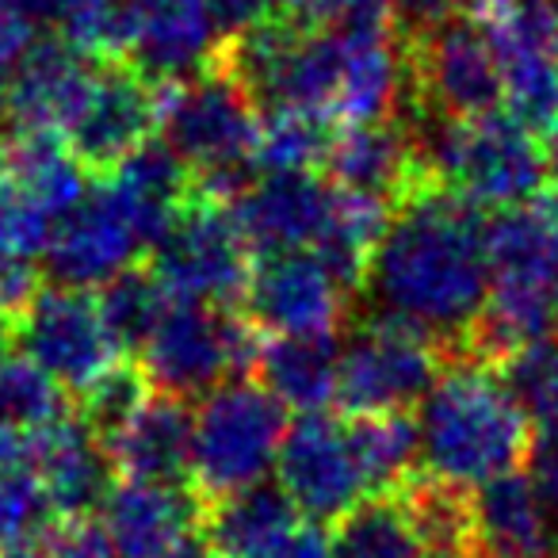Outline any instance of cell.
Instances as JSON below:
<instances>
[{
	"label": "cell",
	"instance_id": "6da1fadb",
	"mask_svg": "<svg viewBox=\"0 0 558 558\" xmlns=\"http://www.w3.org/2000/svg\"><path fill=\"white\" fill-rule=\"evenodd\" d=\"M360 295L372 311L425 329L448 356L463 352L489 295L482 210L444 180L413 187L395 203Z\"/></svg>",
	"mask_w": 558,
	"mask_h": 558
},
{
	"label": "cell",
	"instance_id": "7a4b0ae2",
	"mask_svg": "<svg viewBox=\"0 0 558 558\" xmlns=\"http://www.w3.org/2000/svg\"><path fill=\"white\" fill-rule=\"evenodd\" d=\"M527 428L501 372L489 360L456 352L417 402L421 474L456 489H478L497 474L517 471L532 440Z\"/></svg>",
	"mask_w": 558,
	"mask_h": 558
},
{
	"label": "cell",
	"instance_id": "3957f363",
	"mask_svg": "<svg viewBox=\"0 0 558 558\" xmlns=\"http://www.w3.org/2000/svg\"><path fill=\"white\" fill-rule=\"evenodd\" d=\"M410 126L417 154L436 180L478 210H505L550 192V161L535 131L509 111L478 119L398 116Z\"/></svg>",
	"mask_w": 558,
	"mask_h": 558
},
{
	"label": "cell",
	"instance_id": "277c9868",
	"mask_svg": "<svg viewBox=\"0 0 558 558\" xmlns=\"http://www.w3.org/2000/svg\"><path fill=\"white\" fill-rule=\"evenodd\" d=\"M405 100L398 116L478 119L501 111L505 73L478 12L456 9L425 27L402 32Z\"/></svg>",
	"mask_w": 558,
	"mask_h": 558
},
{
	"label": "cell",
	"instance_id": "5b68a950",
	"mask_svg": "<svg viewBox=\"0 0 558 558\" xmlns=\"http://www.w3.org/2000/svg\"><path fill=\"white\" fill-rule=\"evenodd\" d=\"M264 333L233 306L169 299L138 349L149 387L177 398H203L230 379L253 375Z\"/></svg>",
	"mask_w": 558,
	"mask_h": 558
},
{
	"label": "cell",
	"instance_id": "8992f818",
	"mask_svg": "<svg viewBox=\"0 0 558 558\" xmlns=\"http://www.w3.org/2000/svg\"><path fill=\"white\" fill-rule=\"evenodd\" d=\"M288 433V410L260 379H230L203 395L192 421L187 486L199 501H215L268 478Z\"/></svg>",
	"mask_w": 558,
	"mask_h": 558
},
{
	"label": "cell",
	"instance_id": "52a82bcc",
	"mask_svg": "<svg viewBox=\"0 0 558 558\" xmlns=\"http://www.w3.org/2000/svg\"><path fill=\"white\" fill-rule=\"evenodd\" d=\"M448 352L413 322L367 311L341 349L337 402L344 413L413 410L440 375Z\"/></svg>",
	"mask_w": 558,
	"mask_h": 558
},
{
	"label": "cell",
	"instance_id": "ba28073f",
	"mask_svg": "<svg viewBox=\"0 0 558 558\" xmlns=\"http://www.w3.org/2000/svg\"><path fill=\"white\" fill-rule=\"evenodd\" d=\"M149 268L169 299L210 306H241L253 276V248L245 245L230 207L195 192L172 226L149 248Z\"/></svg>",
	"mask_w": 558,
	"mask_h": 558
},
{
	"label": "cell",
	"instance_id": "9c48e42d",
	"mask_svg": "<svg viewBox=\"0 0 558 558\" xmlns=\"http://www.w3.org/2000/svg\"><path fill=\"white\" fill-rule=\"evenodd\" d=\"M157 126H161V138L199 177L230 165H253L260 104L230 70L215 62L210 70L161 85Z\"/></svg>",
	"mask_w": 558,
	"mask_h": 558
},
{
	"label": "cell",
	"instance_id": "30bf717a",
	"mask_svg": "<svg viewBox=\"0 0 558 558\" xmlns=\"http://www.w3.org/2000/svg\"><path fill=\"white\" fill-rule=\"evenodd\" d=\"M276 482L306 520L337 524L344 512L372 497L364 466L352 448L349 421L333 413H299L276 456Z\"/></svg>",
	"mask_w": 558,
	"mask_h": 558
},
{
	"label": "cell",
	"instance_id": "8fae6325",
	"mask_svg": "<svg viewBox=\"0 0 558 558\" xmlns=\"http://www.w3.org/2000/svg\"><path fill=\"white\" fill-rule=\"evenodd\" d=\"M16 341L73 398L104 367L123 356L96 295H88L85 288H62V283H47L35 291V299L16 318Z\"/></svg>",
	"mask_w": 558,
	"mask_h": 558
},
{
	"label": "cell",
	"instance_id": "7c38bea8",
	"mask_svg": "<svg viewBox=\"0 0 558 558\" xmlns=\"http://www.w3.org/2000/svg\"><path fill=\"white\" fill-rule=\"evenodd\" d=\"M161 85L146 77L131 58L96 62L88 93L65 126V142L93 177H108L123 157L154 138Z\"/></svg>",
	"mask_w": 558,
	"mask_h": 558
},
{
	"label": "cell",
	"instance_id": "4fadbf2b",
	"mask_svg": "<svg viewBox=\"0 0 558 558\" xmlns=\"http://www.w3.org/2000/svg\"><path fill=\"white\" fill-rule=\"evenodd\" d=\"M349 299L314 248H288L256 256L241 306L260 333L314 337L341 333Z\"/></svg>",
	"mask_w": 558,
	"mask_h": 558
},
{
	"label": "cell",
	"instance_id": "5bb4252c",
	"mask_svg": "<svg viewBox=\"0 0 558 558\" xmlns=\"http://www.w3.org/2000/svg\"><path fill=\"white\" fill-rule=\"evenodd\" d=\"M146 253L138 222L108 177H96L85 199L65 210L47 245V276L62 288H100Z\"/></svg>",
	"mask_w": 558,
	"mask_h": 558
},
{
	"label": "cell",
	"instance_id": "9a60e30c",
	"mask_svg": "<svg viewBox=\"0 0 558 558\" xmlns=\"http://www.w3.org/2000/svg\"><path fill=\"white\" fill-rule=\"evenodd\" d=\"M333 207V184L318 180L314 169L303 172H256V180L230 203L245 245L256 256L311 248L326 230Z\"/></svg>",
	"mask_w": 558,
	"mask_h": 558
},
{
	"label": "cell",
	"instance_id": "2e32d148",
	"mask_svg": "<svg viewBox=\"0 0 558 558\" xmlns=\"http://www.w3.org/2000/svg\"><path fill=\"white\" fill-rule=\"evenodd\" d=\"M322 169L337 187L372 192L390 203L436 180L421 161L410 126L398 116L379 119V123H344L341 131H333Z\"/></svg>",
	"mask_w": 558,
	"mask_h": 558
},
{
	"label": "cell",
	"instance_id": "e0dca14e",
	"mask_svg": "<svg viewBox=\"0 0 558 558\" xmlns=\"http://www.w3.org/2000/svg\"><path fill=\"white\" fill-rule=\"evenodd\" d=\"M96 62L62 39L32 43L9 77L4 131H58L65 134L88 93ZM0 131V134H4Z\"/></svg>",
	"mask_w": 558,
	"mask_h": 558
},
{
	"label": "cell",
	"instance_id": "ac0fdd59",
	"mask_svg": "<svg viewBox=\"0 0 558 558\" xmlns=\"http://www.w3.org/2000/svg\"><path fill=\"white\" fill-rule=\"evenodd\" d=\"M32 451L43 489L58 517H100L119 471L100 436L85 421L65 413V417L35 428Z\"/></svg>",
	"mask_w": 558,
	"mask_h": 558
},
{
	"label": "cell",
	"instance_id": "d6986e66",
	"mask_svg": "<svg viewBox=\"0 0 558 558\" xmlns=\"http://www.w3.org/2000/svg\"><path fill=\"white\" fill-rule=\"evenodd\" d=\"M199 512L203 501L192 486L119 478L104 501L100 520L119 558H165L199 527Z\"/></svg>",
	"mask_w": 558,
	"mask_h": 558
},
{
	"label": "cell",
	"instance_id": "ffe728a7",
	"mask_svg": "<svg viewBox=\"0 0 558 558\" xmlns=\"http://www.w3.org/2000/svg\"><path fill=\"white\" fill-rule=\"evenodd\" d=\"M222 32L203 0H138L131 62L154 85H172L218 62Z\"/></svg>",
	"mask_w": 558,
	"mask_h": 558
},
{
	"label": "cell",
	"instance_id": "44dd1931",
	"mask_svg": "<svg viewBox=\"0 0 558 558\" xmlns=\"http://www.w3.org/2000/svg\"><path fill=\"white\" fill-rule=\"evenodd\" d=\"M474 543L489 558H558V524L527 474L505 471L471 489Z\"/></svg>",
	"mask_w": 558,
	"mask_h": 558
},
{
	"label": "cell",
	"instance_id": "7402d4cb",
	"mask_svg": "<svg viewBox=\"0 0 558 558\" xmlns=\"http://www.w3.org/2000/svg\"><path fill=\"white\" fill-rule=\"evenodd\" d=\"M192 421L195 413L187 410V398L154 390L142 402V410L123 425V433L108 444V456L116 463L119 478L187 486V471H192Z\"/></svg>",
	"mask_w": 558,
	"mask_h": 558
},
{
	"label": "cell",
	"instance_id": "603a6c76",
	"mask_svg": "<svg viewBox=\"0 0 558 558\" xmlns=\"http://www.w3.org/2000/svg\"><path fill=\"white\" fill-rule=\"evenodd\" d=\"M337 367H341L337 333H264L253 379H260L283 402V410L318 413L337 402Z\"/></svg>",
	"mask_w": 558,
	"mask_h": 558
},
{
	"label": "cell",
	"instance_id": "cb8c5ba5",
	"mask_svg": "<svg viewBox=\"0 0 558 558\" xmlns=\"http://www.w3.org/2000/svg\"><path fill=\"white\" fill-rule=\"evenodd\" d=\"M93 172L77 161L65 134L58 131H4L0 134V180L16 184L35 203L62 218L73 210L85 192Z\"/></svg>",
	"mask_w": 558,
	"mask_h": 558
},
{
	"label": "cell",
	"instance_id": "d4e9b609",
	"mask_svg": "<svg viewBox=\"0 0 558 558\" xmlns=\"http://www.w3.org/2000/svg\"><path fill=\"white\" fill-rule=\"evenodd\" d=\"M405 100V54L398 35L344 39L341 77L333 93V119L341 123H379L395 119Z\"/></svg>",
	"mask_w": 558,
	"mask_h": 558
},
{
	"label": "cell",
	"instance_id": "484cf974",
	"mask_svg": "<svg viewBox=\"0 0 558 558\" xmlns=\"http://www.w3.org/2000/svg\"><path fill=\"white\" fill-rule=\"evenodd\" d=\"M303 512L279 489V482H253L215 501H203L199 532L218 558H256L279 532H288Z\"/></svg>",
	"mask_w": 558,
	"mask_h": 558
},
{
	"label": "cell",
	"instance_id": "4316f807",
	"mask_svg": "<svg viewBox=\"0 0 558 558\" xmlns=\"http://www.w3.org/2000/svg\"><path fill=\"white\" fill-rule=\"evenodd\" d=\"M54 517L35 466L32 433L0 421V555H35Z\"/></svg>",
	"mask_w": 558,
	"mask_h": 558
},
{
	"label": "cell",
	"instance_id": "83f0119b",
	"mask_svg": "<svg viewBox=\"0 0 558 558\" xmlns=\"http://www.w3.org/2000/svg\"><path fill=\"white\" fill-rule=\"evenodd\" d=\"M390 215H395V203L383 195L333 184V207H329L326 230L318 233L311 248L326 260V268L333 271L349 295L364 291L367 268H372L375 248L387 233Z\"/></svg>",
	"mask_w": 558,
	"mask_h": 558
},
{
	"label": "cell",
	"instance_id": "f1b7e54d",
	"mask_svg": "<svg viewBox=\"0 0 558 558\" xmlns=\"http://www.w3.org/2000/svg\"><path fill=\"white\" fill-rule=\"evenodd\" d=\"M329 558H428L421 527L405 497L372 494L337 520Z\"/></svg>",
	"mask_w": 558,
	"mask_h": 558
},
{
	"label": "cell",
	"instance_id": "f546056e",
	"mask_svg": "<svg viewBox=\"0 0 558 558\" xmlns=\"http://www.w3.org/2000/svg\"><path fill=\"white\" fill-rule=\"evenodd\" d=\"M349 436L372 494H395L421 471V433L410 410L349 413Z\"/></svg>",
	"mask_w": 558,
	"mask_h": 558
},
{
	"label": "cell",
	"instance_id": "4dcf8cb0",
	"mask_svg": "<svg viewBox=\"0 0 558 558\" xmlns=\"http://www.w3.org/2000/svg\"><path fill=\"white\" fill-rule=\"evenodd\" d=\"M333 142V116L322 108L271 104L260 111V131L253 146L256 172H303L322 169Z\"/></svg>",
	"mask_w": 558,
	"mask_h": 558
},
{
	"label": "cell",
	"instance_id": "1f68e13d",
	"mask_svg": "<svg viewBox=\"0 0 558 558\" xmlns=\"http://www.w3.org/2000/svg\"><path fill=\"white\" fill-rule=\"evenodd\" d=\"M58 39L88 62L131 58L138 32V0H65L58 12Z\"/></svg>",
	"mask_w": 558,
	"mask_h": 558
},
{
	"label": "cell",
	"instance_id": "d6a6232c",
	"mask_svg": "<svg viewBox=\"0 0 558 558\" xmlns=\"http://www.w3.org/2000/svg\"><path fill=\"white\" fill-rule=\"evenodd\" d=\"M96 303H100V314L119 349L138 352L149 329H154V322L169 306V291L161 288V279L154 276L149 264H126L108 283H100Z\"/></svg>",
	"mask_w": 558,
	"mask_h": 558
},
{
	"label": "cell",
	"instance_id": "836d02e7",
	"mask_svg": "<svg viewBox=\"0 0 558 558\" xmlns=\"http://www.w3.org/2000/svg\"><path fill=\"white\" fill-rule=\"evenodd\" d=\"M505 108L527 131H547L558 119V47L501 50Z\"/></svg>",
	"mask_w": 558,
	"mask_h": 558
},
{
	"label": "cell",
	"instance_id": "e575fe53",
	"mask_svg": "<svg viewBox=\"0 0 558 558\" xmlns=\"http://www.w3.org/2000/svg\"><path fill=\"white\" fill-rule=\"evenodd\" d=\"M497 372H501L509 395L517 398V405L524 410L527 425H558V333L512 349L497 364Z\"/></svg>",
	"mask_w": 558,
	"mask_h": 558
},
{
	"label": "cell",
	"instance_id": "d590c367",
	"mask_svg": "<svg viewBox=\"0 0 558 558\" xmlns=\"http://www.w3.org/2000/svg\"><path fill=\"white\" fill-rule=\"evenodd\" d=\"M154 395L146 372H142L138 360L119 356L111 367H104L93 383L77 395V417L100 436V444L108 448L123 425L142 410V402Z\"/></svg>",
	"mask_w": 558,
	"mask_h": 558
},
{
	"label": "cell",
	"instance_id": "8d00e7d4",
	"mask_svg": "<svg viewBox=\"0 0 558 558\" xmlns=\"http://www.w3.org/2000/svg\"><path fill=\"white\" fill-rule=\"evenodd\" d=\"M58 417H65V387L27 352H9L0 360V421L35 433Z\"/></svg>",
	"mask_w": 558,
	"mask_h": 558
},
{
	"label": "cell",
	"instance_id": "74e56055",
	"mask_svg": "<svg viewBox=\"0 0 558 558\" xmlns=\"http://www.w3.org/2000/svg\"><path fill=\"white\" fill-rule=\"evenodd\" d=\"M58 218L16 184L0 180V264H35L47 256Z\"/></svg>",
	"mask_w": 558,
	"mask_h": 558
},
{
	"label": "cell",
	"instance_id": "f35d334b",
	"mask_svg": "<svg viewBox=\"0 0 558 558\" xmlns=\"http://www.w3.org/2000/svg\"><path fill=\"white\" fill-rule=\"evenodd\" d=\"M288 12L341 39L398 35V0H291Z\"/></svg>",
	"mask_w": 558,
	"mask_h": 558
},
{
	"label": "cell",
	"instance_id": "ab89813d",
	"mask_svg": "<svg viewBox=\"0 0 558 558\" xmlns=\"http://www.w3.org/2000/svg\"><path fill=\"white\" fill-rule=\"evenodd\" d=\"M35 558H119L104 520L96 517H58L43 535Z\"/></svg>",
	"mask_w": 558,
	"mask_h": 558
},
{
	"label": "cell",
	"instance_id": "60d3db41",
	"mask_svg": "<svg viewBox=\"0 0 558 558\" xmlns=\"http://www.w3.org/2000/svg\"><path fill=\"white\" fill-rule=\"evenodd\" d=\"M329 539L333 535L326 532V524L299 517L288 532H279L256 558H329Z\"/></svg>",
	"mask_w": 558,
	"mask_h": 558
},
{
	"label": "cell",
	"instance_id": "b9f144b4",
	"mask_svg": "<svg viewBox=\"0 0 558 558\" xmlns=\"http://www.w3.org/2000/svg\"><path fill=\"white\" fill-rule=\"evenodd\" d=\"M32 32L35 27L0 0V131H4V93H9V77L20 65V58L27 54V47L35 43Z\"/></svg>",
	"mask_w": 558,
	"mask_h": 558
},
{
	"label": "cell",
	"instance_id": "7bdbcfd3",
	"mask_svg": "<svg viewBox=\"0 0 558 558\" xmlns=\"http://www.w3.org/2000/svg\"><path fill=\"white\" fill-rule=\"evenodd\" d=\"M215 20V27L222 32V39L245 32V27L260 24V20L276 16V12H288L291 0H203Z\"/></svg>",
	"mask_w": 558,
	"mask_h": 558
},
{
	"label": "cell",
	"instance_id": "ee69618b",
	"mask_svg": "<svg viewBox=\"0 0 558 558\" xmlns=\"http://www.w3.org/2000/svg\"><path fill=\"white\" fill-rule=\"evenodd\" d=\"M4 4H9L16 16H24L32 27H39V24H54L65 0H4Z\"/></svg>",
	"mask_w": 558,
	"mask_h": 558
},
{
	"label": "cell",
	"instance_id": "f6af8a7d",
	"mask_svg": "<svg viewBox=\"0 0 558 558\" xmlns=\"http://www.w3.org/2000/svg\"><path fill=\"white\" fill-rule=\"evenodd\" d=\"M165 558H218V555L210 550V543L203 539L199 527H195V532H192V535H184V539H180L177 547H172Z\"/></svg>",
	"mask_w": 558,
	"mask_h": 558
},
{
	"label": "cell",
	"instance_id": "bcb514c9",
	"mask_svg": "<svg viewBox=\"0 0 558 558\" xmlns=\"http://www.w3.org/2000/svg\"><path fill=\"white\" fill-rule=\"evenodd\" d=\"M12 341H16V322L9 314H0V360L12 352Z\"/></svg>",
	"mask_w": 558,
	"mask_h": 558
},
{
	"label": "cell",
	"instance_id": "7dc6e473",
	"mask_svg": "<svg viewBox=\"0 0 558 558\" xmlns=\"http://www.w3.org/2000/svg\"><path fill=\"white\" fill-rule=\"evenodd\" d=\"M543 134H547V142H543V149H547L550 172H555V177H558V119H555V123H550Z\"/></svg>",
	"mask_w": 558,
	"mask_h": 558
},
{
	"label": "cell",
	"instance_id": "c3c4849f",
	"mask_svg": "<svg viewBox=\"0 0 558 558\" xmlns=\"http://www.w3.org/2000/svg\"><path fill=\"white\" fill-rule=\"evenodd\" d=\"M550 303H555V318H558V248H555V260H550Z\"/></svg>",
	"mask_w": 558,
	"mask_h": 558
},
{
	"label": "cell",
	"instance_id": "681fc988",
	"mask_svg": "<svg viewBox=\"0 0 558 558\" xmlns=\"http://www.w3.org/2000/svg\"><path fill=\"white\" fill-rule=\"evenodd\" d=\"M456 4H459V9H478L482 0H456Z\"/></svg>",
	"mask_w": 558,
	"mask_h": 558
},
{
	"label": "cell",
	"instance_id": "f907efd6",
	"mask_svg": "<svg viewBox=\"0 0 558 558\" xmlns=\"http://www.w3.org/2000/svg\"><path fill=\"white\" fill-rule=\"evenodd\" d=\"M0 558H35V555H0Z\"/></svg>",
	"mask_w": 558,
	"mask_h": 558
}]
</instances>
